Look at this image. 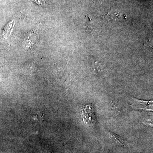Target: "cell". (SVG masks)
<instances>
[{"label": "cell", "instance_id": "cell-1", "mask_svg": "<svg viewBox=\"0 0 153 153\" xmlns=\"http://www.w3.org/2000/svg\"><path fill=\"white\" fill-rule=\"evenodd\" d=\"M83 118L85 123L87 124H94L95 122L94 108L92 105H88L83 109Z\"/></svg>", "mask_w": 153, "mask_h": 153}, {"label": "cell", "instance_id": "cell-2", "mask_svg": "<svg viewBox=\"0 0 153 153\" xmlns=\"http://www.w3.org/2000/svg\"><path fill=\"white\" fill-rule=\"evenodd\" d=\"M135 103L132 105L131 106L135 108H143V109H151V107L150 106L152 107V102L151 101H143L141 100H137L135 99Z\"/></svg>", "mask_w": 153, "mask_h": 153}, {"label": "cell", "instance_id": "cell-3", "mask_svg": "<svg viewBox=\"0 0 153 153\" xmlns=\"http://www.w3.org/2000/svg\"><path fill=\"white\" fill-rule=\"evenodd\" d=\"M15 25V21H13L10 22L7 24L3 32V38L5 39L8 38L9 36H10L11 33L13 31V28Z\"/></svg>", "mask_w": 153, "mask_h": 153}, {"label": "cell", "instance_id": "cell-4", "mask_svg": "<svg viewBox=\"0 0 153 153\" xmlns=\"http://www.w3.org/2000/svg\"><path fill=\"white\" fill-rule=\"evenodd\" d=\"M110 137L115 143H117L118 144L120 145L123 146H127L128 145L127 143L125 140L123 139L121 137L111 132L109 133Z\"/></svg>", "mask_w": 153, "mask_h": 153}, {"label": "cell", "instance_id": "cell-5", "mask_svg": "<svg viewBox=\"0 0 153 153\" xmlns=\"http://www.w3.org/2000/svg\"><path fill=\"white\" fill-rule=\"evenodd\" d=\"M122 17L121 13L120 11L118 10H111L105 16V18L111 20H119Z\"/></svg>", "mask_w": 153, "mask_h": 153}, {"label": "cell", "instance_id": "cell-6", "mask_svg": "<svg viewBox=\"0 0 153 153\" xmlns=\"http://www.w3.org/2000/svg\"><path fill=\"white\" fill-rule=\"evenodd\" d=\"M31 1L36 3L39 6H45L46 5V3L44 0H31Z\"/></svg>", "mask_w": 153, "mask_h": 153}, {"label": "cell", "instance_id": "cell-7", "mask_svg": "<svg viewBox=\"0 0 153 153\" xmlns=\"http://www.w3.org/2000/svg\"><path fill=\"white\" fill-rule=\"evenodd\" d=\"M96 64H94V71L96 73H98L100 70V66L98 64V62H96Z\"/></svg>", "mask_w": 153, "mask_h": 153}]
</instances>
